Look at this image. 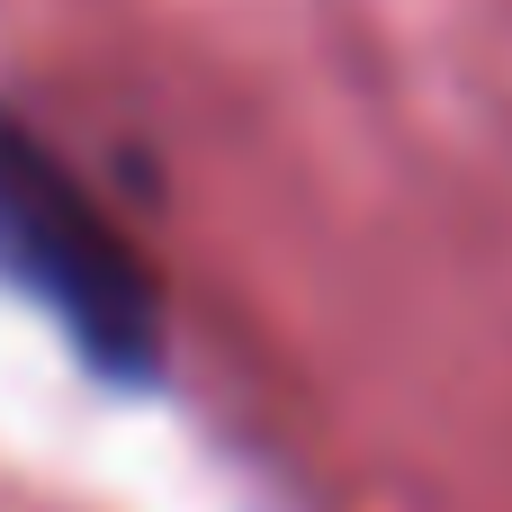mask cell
Instances as JSON below:
<instances>
[{
    "label": "cell",
    "instance_id": "6da1fadb",
    "mask_svg": "<svg viewBox=\"0 0 512 512\" xmlns=\"http://www.w3.org/2000/svg\"><path fill=\"white\" fill-rule=\"evenodd\" d=\"M0 279L27 288L90 369L153 378L162 369V288L99 216V198L18 126L0 117Z\"/></svg>",
    "mask_w": 512,
    "mask_h": 512
}]
</instances>
